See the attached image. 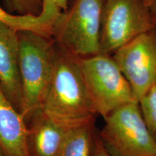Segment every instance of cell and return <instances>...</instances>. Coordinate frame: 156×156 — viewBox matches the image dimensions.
<instances>
[{"instance_id": "7c38bea8", "label": "cell", "mask_w": 156, "mask_h": 156, "mask_svg": "<svg viewBox=\"0 0 156 156\" xmlns=\"http://www.w3.org/2000/svg\"><path fill=\"white\" fill-rule=\"evenodd\" d=\"M95 119L72 126L58 156H93L98 130Z\"/></svg>"}, {"instance_id": "4fadbf2b", "label": "cell", "mask_w": 156, "mask_h": 156, "mask_svg": "<svg viewBox=\"0 0 156 156\" xmlns=\"http://www.w3.org/2000/svg\"><path fill=\"white\" fill-rule=\"evenodd\" d=\"M146 126L156 142V84L139 101Z\"/></svg>"}, {"instance_id": "6da1fadb", "label": "cell", "mask_w": 156, "mask_h": 156, "mask_svg": "<svg viewBox=\"0 0 156 156\" xmlns=\"http://www.w3.org/2000/svg\"><path fill=\"white\" fill-rule=\"evenodd\" d=\"M40 108L52 119L69 127L95 119L98 115L79 57L58 44L53 73Z\"/></svg>"}, {"instance_id": "8992f818", "label": "cell", "mask_w": 156, "mask_h": 156, "mask_svg": "<svg viewBox=\"0 0 156 156\" xmlns=\"http://www.w3.org/2000/svg\"><path fill=\"white\" fill-rule=\"evenodd\" d=\"M153 28V20L143 0H106L101 20L100 53L113 54Z\"/></svg>"}, {"instance_id": "5bb4252c", "label": "cell", "mask_w": 156, "mask_h": 156, "mask_svg": "<svg viewBox=\"0 0 156 156\" xmlns=\"http://www.w3.org/2000/svg\"><path fill=\"white\" fill-rule=\"evenodd\" d=\"M62 11H66L68 7V0H51ZM43 0H10L9 7L20 15H36L40 12Z\"/></svg>"}, {"instance_id": "5b68a950", "label": "cell", "mask_w": 156, "mask_h": 156, "mask_svg": "<svg viewBox=\"0 0 156 156\" xmlns=\"http://www.w3.org/2000/svg\"><path fill=\"white\" fill-rule=\"evenodd\" d=\"M79 62L98 115L105 118L115 109L136 101L129 83L110 54L79 57Z\"/></svg>"}, {"instance_id": "9c48e42d", "label": "cell", "mask_w": 156, "mask_h": 156, "mask_svg": "<svg viewBox=\"0 0 156 156\" xmlns=\"http://www.w3.org/2000/svg\"><path fill=\"white\" fill-rule=\"evenodd\" d=\"M0 87L20 112L22 86L20 75L18 30L2 22H0Z\"/></svg>"}, {"instance_id": "52a82bcc", "label": "cell", "mask_w": 156, "mask_h": 156, "mask_svg": "<svg viewBox=\"0 0 156 156\" xmlns=\"http://www.w3.org/2000/svg\"><path fill=\"white\" fill-rule=\"evenodd\" d=\"M112 57L139 101L156 84V34H142L118 48Z\"/></svg>"}, {"instance_id": "8fae6325", "label": "cell", "mask_w": 156, "mask_h": 156, "mask_svg": "<svg viewBox=\"0 0 156 156\" xmlns=\"http://www.w3.org/2000/svg\"><path fill=\"white\" fill-rule=\"evenodd\" d=\"M62 10L51 0H43L41 10L36 15L15 14L0 5V22L17 30H30L51 37L53 27Z\"/></svg>"}, {"instance_id": "ba28073f", "label": "cell", "mask_w": 156, "mask_h": 156, "mask_svg": "<svg viewBox=\"0 0 156 156\" xmlns=\"http://www.w3.org/2000/svg\"><path fill=\"white\" fill-rule=\"evenodd\" d=\"M28 156H58L71 127L60 124L37 108L25 119Z\"/></svg>"}, {"instance_id": "7a4b0ae2", "label": "cell", "mask_w": 156, "mask_h": 156, "mask_svg": "<svg viewBox=\"0 0 156 156\" xmlns=\"http://www.w3.org/2000/svg\"><path fill=\"white\" fill-rule=\"evenodd\" d=\"M18 36L20 112L25 120L44 101L53 73L56 44L52 37L34 31L18 30Z\"/></svg>"}, {"instance_id": "2e32d148", "label": "cell", "mask_w": 156, "mask_h": 156, "mask_svg": "<svg viewBox=\"0 0 156 156\" xmlns=\"http://www.w3.org/2000/svg\"><path fill=\"white\" fill-rule=\"evenodd\" d=\"M0 156H7L1 147H0Z\"/></svg>"}, {"instance_id": "277c9868", "label": "cell", "mask_w": 156, "mask_h": 156, "mask_svg": "<svg viewBox=\"0 0 156 156\" xmlns=\"http://www.w3.org/2000/svg\"><path fill=\"white\" fill-rule=\"evenodd\" d=\"M103 119L105 124L98 134L111 156H156V142L138 101L123 105Z\"/></svg>"}, {"instance_id": "3957f363", "label": "cell", "mask_w": 156, "mask_h": 156, "mask_svg": "<svg viewBox=\"0 0 156 156\" xmlns=\"http://www.w3.org/2000/svg\"><path fill=\"white\" fill-rule=\"evenodd\" d=\"M103 0H75L59 15L51 37L56 44L77 57L100 53Z\"/></svg>"}, {"instance_id": "e0dca14e", "label": "cell", "mask_w": 156, "mask_h": 156, "mask_svg": "<svg viewBox=\"0 0 156 156\" xmlns=\"http://www.w3.org/2000/svg\"><path fill=\"white\" fill-rule=\"evenodd\" d=\"M3 1H5V2H6V4H7V5L9 7V3H10V0H3Z\"/></svg>"}, {"instance_id": "30bf717a", "label": "cell", "mask_w": 156, "mask_h": 156, "mask_svg": "<svg viewBox=\"0 0 156 156\" xmlns=\"http://www.w3.org/2000/svg\"><path fill=\"white\" fill-rule=\"evenodd\" d=\"M27 124L0 87V147L7 156H28Z\"/></svg>"}, {"instance_id": "9a60e30c", "label": "cell", "mask_w": 156, "mask_h": 156, "mask_svg": "<svg viewBox=\"0 0 156 156\" xmlns=\"http://www.w3.org/2000/svg\"><path fill=\"white\" fill-rule=\"evenodd\" d=\"M93 156H111L109 154L107 153L105 148L100 141L99 139L98 134L95 136V147H94V153H93Z\"/></svg>"}]
</instances>
